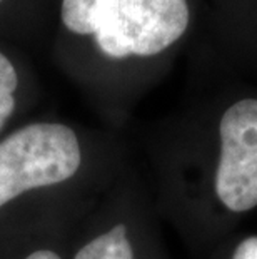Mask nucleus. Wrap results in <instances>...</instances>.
Returning <instances> with one entry per match:
<instances>
[{
  "instance_id": "nucleus-7",
  "label": "nucleus",
  "mask_w": 257,
  "mask_h": 259,
  "mask_svg": "<svg viewBox=\"0 0 257 259\" xmlns=\"http://www.w3.org/2000/svg\"><path fill=\"white\" fill-rule=\"evenodd\" d=\"M25 259H60L54 251H48V249H40V251H35L29 254Z\"/></svg>"
},
{
  "instance_id": "nucleus-8",
  "label": "nucleus",
  "mask_w": 257,
  "mask_h": 259,
  "mask_svg": "<svg viewBox=\"0 0 257 259\" xmlns=\"http://www.w3.org/2000/svg\"><path fill=\"white\" fill-rule=\"evenodd\" d=\"M2 2H4V0H0V4H2Z\"/></svg>"
},
{
  "instance_id": "nucleus-1",
  "label": "nucleus",
  "mask_w": 257,
  "mask_h": 259,
  "mask_svg": "<svg viewBox=\"0 0 257 259\" xmlns=\"http://www.w3.org/2000/svg\"><path fill=\"white\" fill-rule=\"evenodd\" d=\"M62 22L79 35H95L106 56L161 54L189 25L187 0H62Z\"/></svg>"
},
{
  "instance_id": "nucleus-5",
  "label": "nucleus",
  "mask_w": 257,
  "mask_h": 259,
  "mask_svg": "<svg viewBox=\"0 0 257 259\" xmlns=\"http://www.w3.org/2000/svg\"><path fill=\"white\" fill-rule=\"evenodd\" d=\"M19 79L12 62L0 52V129L7 122L15 107V89Z\"/></svg>"
},
{
  "instance_id": "nucleus-2",
  "label": "nucleus",
  "mask_w": 257,
  "mask_h": 259,
  "mask_svg": "<svg viewBox=\"0 0 257 259\" xmlns=\"http://www.w3.org/2000/svg\"><path fill=\"white\" fill-rule=\"evenodd\" d=\"M82 162L75 132L64 124L25 125L0 142V207L37 187L70 179Z\"/></svg>"
},
{
  "instance_id": "nucleus-6",
  "label": "nucleus",
  "mask_w": 257,
  "mask_h": 259,
  "mask_svg": "<svg viewBox=\"0 0 257 259\" xmlns=\"http://www.w3.org/2000/svg\"><path fill=\"white\" fill-rule=\"evenodd\" d=\"M232 259H257V236L244 239L237 246Z\"/></svg>"
},
{
  "instance_id": "nucleus-4",
  "label": "nucleus",
  "mask_w": 257,
  "mask_h": 259,
  "mask_svg": "<svg viewBox=\"0 0 257 259\" xmlns=\"http://www.w3.org/2000/svg\"><path fill=\"white\" fill-rule=\"evenodd\" d=\"M74 259H134L127 228L124 224L114 226L111 231L87 242Z\"/></svg>"
},
{
  "instance_id": "nucleus-3",
  "label": "nucleus",
  "mask_w": 257,
  "mask_h": 259,
  "mask_svg": "<svg viewBox=\"0 0 257 259\" xmlns=\"http://www.w3.org/2000/svg\"><path fill=\"white\" fill-rule=\"evenodd\" d=\"M219 132L216 194L231 211H249L257 206V99H242L229 107Z\"/></svg>"
}]
</instances>
